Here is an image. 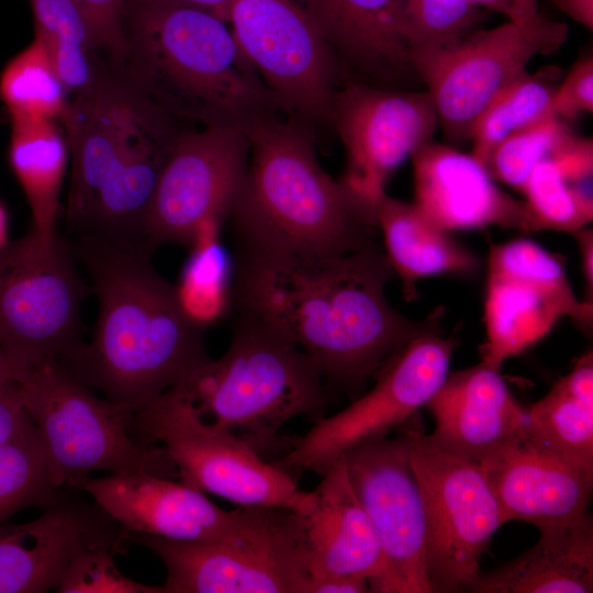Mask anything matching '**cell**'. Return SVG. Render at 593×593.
<instances>
[{"mask_svg": "<svg viewBox=\"0 0 593 593\" xmlns=\"http://www.w3.org/2000/svg\"><path fill=\"white\" fill-rule=\"evenodd\" d=\"M395 277L380 244L332 256L255 257L236 253L232 305L271 325L351 400L412 337L440 323L396 311L385 287Z\"/></svg>", "mask_w": 593, "mask_h": 593, "instance_id": "6da1fadb", "label": "cell"}, {"mask_svg": "<svg viewBox=\"0 0 593 593\" xmlns=\"http://www.w3.org/2000/svg\"><path fill=\"white\" fill-rule=\"evenodd\" d=\"M72 248L91 279L99 314L90 343L79 342L57 359L70 374L135 413L210 359L204 328L184 314L145 240L85 233Z\"/></svg>", "mask_w": 593, "mask_h": 593, "instance_id": "7a4b0ae2", "label": "cell"}, {"mask_svg": "<svg viewBox=\"0 0 593 593\" xmlns=\"http://www.w3.org/2000/svg\"><path fill=\"white\" fill-rule=\"evenodd\" d=\"M247 131V167L227 217L236 253L332 256L379 244L374 209L323 169L313 131L278 115Z\"/></svg>", "mask_w": 593, "mask_h": 593, "instance_id": "3957f363", "label": "cell"}, {"mask_svg": "<svg viewBox=\"0 0 593 593\" xmlns=\"http://www.w3.org/2000/svg\"><path fill=\"white\" fill-rule=\"evenodd\" d=\"M125 38L123 81L186 125L248 128L282 112L227 22L210 11L169 0H126Z\"/></svg>", "mask_w": 593, "mask_h": 593, "instance_id": "277c9868", "label": "cell"}, {"mask_svg": "<svg viewBox=\"0 0 593 593\" xmlns=\"http://www.w3.org/2000/svg\"><path fill=\"white\" fill-rule=\"evenodd\" d=\"M237 314L225 354L170 390L201 422L267 459L289 450L290 441L279 436L289 421L323 417L326 383L314 360L288 337L253 315Z\"/></svg>", "mask_w": 593, "mask_h": 593, "instance_id": "5b68a950", "label": "cell"}, {"mask_svg": "<svg viewBox=\"0 0 593 593\" xmlns=\"http://www.w3.org/2000/svg\"><path fill=\"white\" fill-rule=\"evenodd\" d=\"M20 389L55 489L80 488L94 471L165 475L175 467L164 449L132 436L130 410L94 395L57 360L31 369Z\"/></svg>", "mask_w": 593, "mask_h": 593, "instance_id": "8992f818", "label": "cell"}, {"mask_svg": "<svg viewBox=\"0 0 593 593\" xmlns=\"http://www.w3.org/2000/svg\"><path fill=\"white\" fill-rule=\"evenodd\" d=\"M167 570L161 593H307L304 515L264 507L254 525L215 540L133 535Z\"/></svg>", "mask_w": 593, "mask_h": 593, "instance_id": "52a82bcc", "label": "cell"}, {"mask_svg": "<svg viewBox=\"0 0 593 593\" xmlns=\"http://www.w3.org/2000/svg\"><path fill=\"white\" fill-rule=\"evenodd\" d=\"M143 440L160 443L181 482L246 507H279L307 515L314 492L231 433L201 422L169 389L133 413Z\"/></svg>", "mask_w": 593, "mask_h": 593, "instance_id": "ba28073f", "label": "cell"}, {"mask_svg": "<svg viewBox=\"0 0 593 593\" xmlns=\"http://www.w3.org/2000/svg\"><path fill=\"white\" fill-rule=\"evenodd\" d=\"M75 257L59 234L43 243L30 232L0 250V347L24 373L80 342L89 287Z\"/></svg>", "mask_w": 593, "mask_h": 593, "instance_id": "9c48e42d", "label": "cell"}, {"mask_svg": "<svg viewBox=\"0 0 593 593\" xmlns=\"http://www.w3.org/2000/svg\"><path fill=\"white\" fill-rule=\"evenodd\" d=\"M227 23L281 111L315 134L331 127L349 78L304 9L295 0H233Z\"/></svg>", "mask_w": 593, "mask_h": 593, "instance_id": "30bf717a", "label": "cell"}, {"mask_svg": "<svg viewBox=\"0 0 593 593\" xmlns=\"http://www.w3.org/2000/svg\"><path fill=\"white\" fill-rule=\"evenodd\" d=\"M439 323L412 337L374 374V384L331 416L314 422L275 461L291 471L322 475L351 448L387 436L425 407L449 373L456 339L438 332Z\"/></svg>", "mask_w": 593, "mask_h": 593, "instance_id": "8fae6325", "label": "cell"}, {"mask_svg": "<svg viewBox=\"0 0 593 593\" xmlns=\"http://www.w3.org/2000/svg\"><path fill=\"white\" fill-rule=\"evenodd\" d=\"M412 419L400 428L423 495L428 580L433 593L461 592L504 523L479 463L441 448Z\"/></svg>", "mask_w": 593, "mask_h": 593, "instance_id": "7c38bea8", "label": "cell"}, {"mask_svg": "<svg viewBox=\"0 0 593 593\" xmlns=\"http://www.w3.org/2000/svg\"><path fill=\"white\" fill-rule=\"evenodd\" d=\"M486 270L482 361L501 368L566 317L591 331L593 304L577 296L561 260L537 243L517 238L491 245Z\"/></svg>", "mask_w": 593, "mask_h": 593, "instance_id": "4fadbf2b", "label": "cell"}, {"mask_svg": "<svg viewBox=\"0 0 593 593\" xmlns=\"http://www.w3.org/2000/svg\"><path fill=\"white\" fill-rule=\"evenodd\" d=\"M248 128L209 125L186 128L160 172L145 242L190 245L206 225L227 220L249 155Z\"/></svg>", "mask_w": 593, "mask_h": 593, "instance_id": "5bb4252c", "label": "cell"}, {"mask_svg": "<svg viewBox=\"0 0 593 593\" xmlns=\"http://www.w3.org/2000/svg\"><path fill=\"white\" fill-rule=\"evenodd\" d=\"M343 457L382 550V571L369 582L370 592L433 593L423 495L405 436L365 441Z\"/></svg>", "mask_w": 593, "mask_h": 593, "instance_id": "9a60e30c", "label": "cell"}, {"mask_svg": "<svg viewBox=\"0 0 593 593\" xmlns=\"http://www.w3.org/2000/svg\"><path fill=\"white\" fill-rule=\"evenodd\" d=\"M437 126L427 91H401L347 79L334 98L331 114V128L346 153L339 180L374 208L391 175L433 139Z\"/></svg>", "mask_w": 593, "mask_h": 593, "instance_id": "2e32d148", "label": "cell"}, {"mask_svg": "<svg viewBox=\"0 0 593 593\" xmlns=\"http://www.w3.org/2000/svg\"><path fill=\"white\" fill-rule=\"evenodd\" d=\"M539 54L514 24L473 30L439 47L411 53V63L427 87L438 126L454 143L470 139L472 127L492 99L527 71Z\"/></svg>", "mask_w": 593, "mask_h": 593, "instance_id": "e0dca14e", "label": "cell"}, {"mask_svg": "<svg viewBox=\"0 0 593 593\" xmlns=\"http://www.w3.org/2000/svg\"><path fill=\"white\" fill-rule=\"evenodd\" d=\"M127 534L174 540H215L248 529L262 507L225 511L203 492L150 472L110 473L80 485Z\"/></svg>", "mask_w": 593, "mask_h": 593, "instance_id": "ac0fdd59", "label": "cell"}, {"mask_svg": "<svg viewBox=\"0 0 593 593\" xmlns=\"http://www.w3.org/2000/svg\"><path fill=\"white\" fill-rule=\"evenodd\" d=\"M186 128V124L135 96L118 164L81 222L87 233L115 242L145 240L160 172Z\"/></svg>", "mask_w": 593, "mask_h": 593, "instance_id": "d6986e66", "label": "cell"}, {"mask_svg": "<svg viewBox=\"0 0 593 593\" xmlns=\"http://www.w3.org/2000/svg\"><path fill=\"white\" fill-rule=\"evenodd\" d=\"M478 463L504 524L518 521L544 529L588 512L593 473L527 437L506 444Z\"/></svg>", "mask_w": 593, "mask_h": 593, "instance_id": "ffe728a7", "label": "cell"}, {"mask_svg": "<svg viewBox=\"0 0 593 593\" xmlns=\"http://www.w3.org/2000/svg\"><path fill=\"white\" fill-rule=\"evenodd\" d=\"M411 158L413 203L435 225L450 233L490 226L526 232L523 201L501 190L472 154L432 139Z\"/></svg>", "mask_w": 593, "mask_h": 593, "instance_id": "44dd1931", "label": "cell"}, {"mask_svg": "<svg viewBox=\"0 0 593 593\" xmlns=\"http://www.w3.org/2000/svg\"><path fill=\"white\" fill-rule=\"evenodd\" d=\"M425 407L435 424L430 438L474 462L527 435V409L511 393L501 368L482 360L449 371Z\"/></svg>", "mask_w": 593, "mask_h": 593, "instance_id": "7402d4cb", "label": "cell"}, {"mask_svg": "<svg viewBox=\"0 0 593 593\" xmlns=\"http://www.w3.org/2000/svg\"><path fill=\"white\" fill-rule=\"evenodd\" d=\"M134 93L120 79L97 71L76 93L61 120L71 156L65 209L68 221L81 224L98 192L120 158L134 107Z\"/></svg>", "mask_w": 593, "mask_h": 593, "instance_id": "603a6c76", "label": "cell"}, {"mask_svg": "<svg viewBox=\"0 0 593 593\" xmlns=\"http://www.w3.org/2000/svg\"><path fill=\"white\" fill-rule=\"evenodd\" d=\"M322 32L349 79L390 88L415 75L399 0H295Z\"/></svg>", "mask_w": 593, "mask_h": 593, "instance_id": "cb8c5ba5", "label": "cell"}, {"mask_svg": "<svg viewBox=\"0 0 593 593\" xmlns=\"http://www.w3.org/2000/svg\"><path fill=\"white\" fill-rule=\"evenodd\" d=\"M313 491L314 505L304 515L310 579L355 575L374 580L382 571L377 532L350 482L345 458L333 463Z\"/></svg>", "mask_w": 593, "mask_h": 593, "instance_id": "d4e9b609", "label": "cell"}, {"mask_svg": "<svg viewBox=\"0 0 593 593\" xmlns=\"http://www.w3.org/2000/svg\"><path fill=\"white\" fill-rule=\"evenodd\" d=\"M539 532L540 537L532 548L491 571H480L465 591L591 593L593 519L589 511L574 521Z\"/></svg>", "mask_w": 593, "mask_h": 593, "instance_id": "484cf974", "label": "cell"}, {"mask_svg": "<svg viewBox=\"0 0 593 593\" xmlns=\"http://www.w3.org/2000/svg\"><path fill=\"white\" fill-rule=\"evenodd\" d=\"M91 522L57 503L35 519L0 525V593L57 590L70 557Z\"/></svg>", "mask_w": 593, "mask_h": 593, "instance_id": "4316f807", "label": "cell"}, {"mask_svg": "<svg viewBox=\"0 0 593 593\" xmlns=\"http://www.w3.org/2000/svg\"><path fill=\"white\" fill-rule=\"evenodd\" d=\"M374 213L384 254L406 300L418 296L416 283L421 279L478 270L475 254L430 222L414 203L385 192L374 203Z\"/></svg>", "mask_w": 593, "mask_h": 593, "instance_id": "83f0119b", "label": "cell"}, {"mask_svg": "<svg viewBox=\"0 0 593 593\" xmlns=\"http://www.w3.org/2000/svg\"><path fill=\"white\" fill-rule=\"evenodd\" d=\"M527 438L593 473V353L527 407Z\"/></svg>", "mask_w": 593, "mask_h": 593, "instance_id": "f1b7e54d", "label": "cell"}, {"mask_svg": "<svg viewBox=\"0 0 593 593\" xmlns=\"http://www.w3.org/2000/svg\"><path fill=\"white\" fill-rule=\"evenodd\" d=\"M69 149L53 120L11 119L9 160L32 214L31 233L43 243L57 233L59 195Z\"/></svg>", "mask_w": 593, "mask_h": 593, "instance_id": "f546056e", "label": "cell"}, {"mask_svg": "<svg viewBox=\"0 0 593 593\" xmlns=\"http://www.w3.org/2000/svg\"><path fill=\"white\" fill-rule=\"evenodd\" d=\"M220 228L212 224L198 233L176 287L182 311L202 328L215 323L232 306L234 259L219 239Z\"/></svg>", "mask_w": 593, "mask_h": 593, "instance_id": "4dcf8cb0", "label": "cell"}, {"mask_svg": "<svg viewBox=\"0 0 593 593\" xmlns=\"http://www.w3.org/2000/svg\"><path fill=\"white\" fill-rule=\"evenodd\" d=\"M68 91L47 47L36 36L0 75V97L11 119H61L69 104Z\"/></svg>", "mask_w": 593, "mask_h": 593, "instance_id": "1f68e13d", "label": "cell"}, {"mask_svg": "<svg viewBox=\"0 0 593 593\" xmlns=\"http://www.w3.org/2000/svg\"><path fill=\"white\" fill-rule=\"evenodd\" d=\"M555 74L524 72L503 88L477 119L470 135L472 155L484 166L489 155L511 134L548 116Z\"/></svg>", "mask_w": 593, "mask_h": 593, "instance_id": "d6a6232c", "label": "cell"}, {"mask_svg": "<svg viewBox=\"0 0 593 593\" xmlns=\"http://www.w3.org/2000/svg\"><path fill=\"white\" fill-rule=\"evenodd\" d=\"M592 182H578L549 157L528 177L522 194L526 232L557 231L573 234L593 220Z\"/></svg>", "mask_w": 593, "mask_h": 593, "instance_id": "836d02e7", "label": "cell"}, {"mask_svg": "<svg viewBox=\"0 0 593 593\" xmlns=\"http://www.w3.org/2000/svg\"><path fill=\"white\" fill-rule=\"evenodd\" d=\"M35 22V36L47 47L56 68L75 93L93 80L97 68L86 20L76 0H29Z\"/></svg>", "mask_w": 593, "mask_h": 593, "instance_id": "e575fe53", "label": "cell"}, {"mask_svg": "<svg viewBox=\"0 0 593 593\" xmlns=\"http://www.w3.org/2000/svg\"><path fill=\"white\" fill-rule=\"evenodd\" d=\"M58 502L48 478L45 454L34 424L0 449V525L30 507Z\"/></svg>", "mask_w": 593, "mask_h": 593, "instance_id": "d590c367", "label": "cell"}, {"mask_svg": "<svg viewBox=\"0 0 593 593\" xmlns=\"http://www.w3.org/2000/svg\"><path fill=\"white\" fill-rule=\"evenodd\" d=\"M571 131L566 121L548 115L499 143L484 167L495 181L522 192L535 167Z\"/></svg>", "mask_w": 593, "mask_h": 593, "instance_id": "8d00e7d4", "label": "cell"}, {"mask_svg": "<svg viewBox=\"0 0 593 593\" xmlns=\"http://www.w3.org/2000/svg\"><path fill=\"white\" fill-rule=\"evenodd\" d=\"M402 35L412 52L448 44L474 30L481 8L469 0H399Z\"/></svg>", "mask_w": 593, "mask_h": 593, "instance_id": "74e56055", "label": "cell"}, {"mask_svg": "<svg viewBox=\"0 0 593 593\" xmlns=\"http://www.w3.org/2000/svg\"><path fill=\"white\" fill-rule=\"evenodd\" d=\"M92 524L76 546L64 578L56 590L60 593H161L160 586H150L125 577L115 566V547L107 541Z\"/></svg>", "mask_w": 593, "mask_h": 593, "instance_id": "f35d334b", "label": "cell"}, {"mask_svg": "<svg viewBox=\"0 0 593 593\" xmlns=\"http://www.w3.org/2000/svg\"><path fill=\"white\" fill-rule=\"evenodd\" d=\"M507 19L539 49L549 54L559 48L568 36V26L548 20L540 11V0H469Z\"/></svg>", "mask_w": 593, "mask_h": 593, "instance_id": "ab89813d", "label": "cell"}, {"mask_svg": "<svg viewBox=\"0 0 593 593\" xmlns=\"http://www.w3.org/2000/svg\"><path fill=\"white\" fill-rule=\"evenodd\" d=\"M96 51L105 52L121 65L125 46L126 0H76Z\"/></svg>", "mask_w": 593, "mask_h": 593, "instance_id": "60d3db41", "label": "cell"}, {"mask_svg": "<svg viewBox=\"0 0 593 593\" xmlns=\"http://www.w3.org/2000/svg\"><path fill=\"white\" fill-rule=\"evenodd\" d=\"M593 112V56H581L571 67L551 100L550 113L570 121Z\"/></svg>", "mask_w": 593, "mask_h": 593, "instance_id": "b9f144b4", "label": "cell"}, {"mask_svg": "<svg viewBox=\"0 0 593 593\" xmlns=\"http://www.w3.org/2000/svg\"><path fill=\"white\" fill-rule=\"evenodd\" d=\"M33 421L21 395L20 381L0 383V449L26 432Z\"/></svg>", "mask_w": 593, "mask_h": 593, "instance_id": "7bdbcfd3", "label": "cell"}, {"mask_svg": "<svg viewBox=\"0 0 593 593\" xmlns=\"http://www.w3.org/2000/svg\"><path fill=\"white\" fill-rule=\"evenodd\" d=\"M368 580L355 575H324L310 579L307 593H368Z\"/></svg>", "mask_w": 593, "mask_h": 593, "instance_id": "ee69618b", "label": "cell"}, {"mask_svg": "<svg viewBox=\"0 0 593 593\" xmlns=\"http://www.w3.org/2000/svg\"><path fill=\"white\" fill-rule=\"evenodd\" d=\"M572 235L579 248L581 270L586 289L584 300L593 304V232L588 226Z\"/></svg>", "mask_w": 593, "mask_h": 593, "instance_id": "f6af8a7d", "label": "cell"}, {"mask_svg": "<svg viewBox=\"0 0 593 593\" xmlns=\"http://www.w3.org/2000/svg\"><path fill=\"white\" fill-rule=\"evenodd\" d=\"M588 31H593V0H547Z\"/></svg>", "mask_w": 593, "mask_h": 593, "instance_id": "bcb514c9", "label": "cell"}, {"mask_svg": "<svg viewBox=\"0 0 593 593\" xmlns=\"http://www.w3.org/2000/svg\"><path fill=\"white\" fill-rule=\"evenodd\" d=\"M210 11L227 22V13L233 0H169Z\"/></svg>", "mask_w": 593, "mask_h": 593, "instance_id": "7dc6e473", "label": "cell"}, {"mask_svg": "<svg viewBox=\"0 0 593 593\" xmlns=\"http://www.w3.org/2000/svg\"><path fill=\"white\" fill-rule=\"evenodd\" d=\"M25 374L26 373L11 362L0 347V383L12 380L21 381Z\"/></svg>", "mask_w": 593, "mask_h": 593, "instance_id": "c3c4849f", "label": "cell"}, {"mask_svg": "<svg viewBox=\"0 0 593 593\" xmlns=\"http://www.w3.org/2000/svg\"><path fill=\"white\" fill-rule=\"evenodd\" d=\"M7 245V214L0 204V250H2Z\"/></svg>", "mask_w": 593, "mask_h": 593, "instance_id": "681fc988", "label": "cell"}]
</instances>
